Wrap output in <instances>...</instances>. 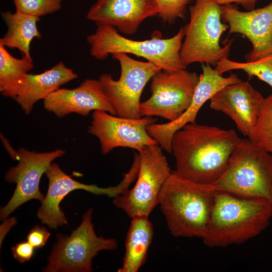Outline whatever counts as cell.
Instances as JSON below:
<instances>
[{"label": "cell", "mask_w": 272, "mask_h": 272, "mask_svg": "<svg viewBox=\"0 0 272 272\" xmlns=\"http://www.w3.org/2000/svg\"><path fill=\"white\" fill-rule=\"evenodd\" d=\"M45 174L48 179V188L46 195L37 211V215L42 223L53 229L67 224L66 217L59 205L63 198L71 191L83 189L95 194L114 197L126 192L137 176V172L130 169L119 184L115 186L102 188L96 185L84 184L73 179L55 163L50 164Z\"/></svg>", "instance_id": "cell-12"}, {"label": "cell", "mask_w": 272, "mask_h": 272, "mask_svg": "<svg viewBox=\"0 0 272 272\" xmlns=\"http://www.w3.org/2000/svg\"><path fill=\"white\" fill-rule=\"evenodd\" d=\"M241 140L233 129L189 123L173 135L175 173L194 182L212 184L225 171Z\"/></svg>", "instance_id": "cell-1"}, {"label": "cell", "mask_w": 272, "mask_h": 272, "mask_svg": "<svg viewBox=\"0 0 272 272\" xmlns=\"http://www.w3.org/2000/svg\"><path fill=\"white\" fill-rule=\"evenodd\" d=\"M17 221L15 217H12L4 220L1 226V245L2 242L9 231L16 224Z\"/></svg>", "instance_id": "cell-30"}, {"label": "cell", "mask_w": 272, "mask_h": 272, "mask_svg": "<svg viewBox=\"0 0 272 272\" xmlns=\"http://www.w3.org/2000/svg\"><path fill=\"white\" fill-rule=\"evenodd\" d=\"M216 4L222 6L235 3L241 5L245 9L250 11L254 9L258 0H211Z\"/></svg>", "instance_id": "cell-29"}, {"label": "cell", "mask_w": 272, "mask_h": 272, "mask_svg": "<svg viewBox=\"0 0 272 272\" xmlns=\"http://www.w3.org/2000/svg\"><path fill=\"white\" fill-rule=\"evenodd\" d=\"M119 62V79L114 80L109 74H103L99 81L113 106L116 115L138 119L142 92L148 81L162 69L153 62L135 60L126 53L112 54Z\"/></svg>", "instance_id": "cell-10"}, {"label": "cell", "mask_w": 272, "mask_h": 272, "mask_svg": "<svg viewBox=\"0 0 272 272\" xmlns=\"http://www.w3.org/2000/svg\"><path fill=\"white\" fill-rule=\"evenodd\" d=\"M249 139L272 154V94L264 98Z\"/></svg>", "instance_id": "cell-24"}, {"label": "cell", "mask_w": 272, "mask_h": 272, "mask_svg": "<svg viewBox=\"0 0 272 272\" xmlns=\"http://www.w3.org/2000/svg\"><path fill=\"white\" fill-rule=\"evenodd\" d=\"M65 152L57 149L51 152H37L19 148L12 152V158L18 164L10 168L5 175V180L16 183L13 195L7 204L1 208V220L4 221L20 206L31 199L41 201L44 198L39 189L41 178L55 159Z\"/></svg>", "instance_id": "cell-11"}, {"label": "cell", "mask_w": 272, "mask_h": 272, "mask_svg": "<svg viewBox=\"0 0 272 272\" xmlns=\"http://www.w3.org/2000/svg\"><path fill=\"white\" fill-rule=\"evenodd\" d=\"M199 79L198 74L185 69L159 71L152 78L151 97L140 103L141 116L177 119L191 104Z\"/></svg>", "instance_id": "cell-9"}, {"label": "cell", "mask_w": 272, "mask_h": 272, "mask_svg": "<svg viewBox=\"0 0 272 272\" xmlns=\"http://www.w3.org/2000/svg\"><path fill=\"white\" fill-rule=\"evenodd\" d=\"M93 209L84 214L82 221L70 236L57 233L56 242L47 258L45 272H91L92 259L102 250H114V238L98 236L92 222Z\"/></svg>", "instance_id": "cell-7"}, {"label": "cell", "mask_w": 272, "mask_h": 272, "mask_svg": "<svg viewBox=\"0 0 272 272\" xmlns=\"http://www.w3.org/2000/svg\"><path fill=\"white\" fill-rule=\"evenodd\" d=\"M156 121L152 116L132 119L94 111L88 132L98 138L103 155L118 147L129 148L138 152L146 147L158 144L147 130V126Z\"/></svg>", "instance_id": "cell-13"}, {"label": "cell", "mask_w": 272, "mask_h": 272, "mask_svg": "<svg viewBox=\"0 0 272 272\" xmlns=\"http://www.w3.org/2000/svg\"><path fill=\"white\" fill-rule=\"evenodd\" d=\"M50 235V233L44 227L36 225L28 233L27 241L34 248L40 249L46 244Z\"/></svg>", "instance_id": "cell-27"}, {"label": "cell", "mask_w": 272, "mask_h": 272, "mask_svg": "<svg viewBox=\"0 0 272 272\" xmlns=\"http://www.w3.org/2000/svg\"><path fill=\"white\" fill-rule=\"evenodd\" d=\"M97 25L95 33L87 37L90 54L96 59L103 60L110 54L121 52L143 57L167 72L186 68L180 55L184 37L183 27L169 38H162L155 32L150 39L136 41L122 36L113 26Z\"/></svg>", "instance_id": "cell-5"}, {"label": "cell", "mask_w": 272, "mask_h": 272, "mask_svg": "<svg viewBox=\"0 0 272 272\" xmlns=\"http://www.w3.org/2000/svg\"><path fill=\"white\" fill-rule=\"evenodd\" d=\"M148 217L131 218L125 238L123 262L118 272H137L145 263L154 234L153 226Z\"/></svg>", "instance_id": "cell-20"}, {"label": "cell", "mask_w": 272, "mask_h": 272, "mask_svg": "<svg viewBox=\"0 0 272 272\" xmlns=\"http://www.w3.org/2000/svg\"><path fill=\"white\" fill-rule=\"evenodd\" d=\"M78 77L73 69L59 61L41 74H27L20 84L15 100L24 113L29 114L37 101L44 100L61 86Z\"/></svg>", "instance_id": "cell-19"}, {"label": "cell", "mask_w": 272, "mask_h": 272, "mask_svg": "<svg viewBox=\"0 0 272 272\" xmlns=\"http://www.w3.org/2000/svg\"><path fill=\"white\" fill-rule=\"evenodd\" d=\"M216 191L211 184L194 182L172 171L163 186L158 203L170 233L176 237L202 239Z\"/></svg>", "instance_id": "cell-3"}, {"label": "cell", "mask_w": 272, "mask_h": 272, "mask_svg": "<svg viewBox=\"0 0 272 272\" xmlns=\"http://www.w3.org/2000/svg\"><path fill=\"white\" fill-rule=\"evenodd\" d=\"M34 247L28 241L16 244L11 247L15 259L20 263L29 261L34 254Z\"/></svg>", "instance_id": "cell-28"}, {"label": "cell", "mask_w": 272, "mask_h": 272, "mask_svg": "<svg viewBox=\"0 0 272 272\" xmlns=\"http://www.w3.org/2000/svg\"><path fill=\"white\" fill-rule=\"evenodd\" d=\"M222 19L229 27V34L239 33L251 43L252 48L245 55L253 61L272 54V2L257 9L239 10L235 5L221 6Z\"/></svg>", "instance_id": "cell-14"}, {"label": "cell", "mask_w": 272, "mask_h": 272, "mask_svg": "<svg viewBox=\"0 0 272 272\" xmlns=\"http://www.w3.org/2000/svg\"><path fill=\"white\" fill-rule=\"evenodd\" d=\"M156 0H97L86 18L97 25H108L126 35L135 34L146 19L158 14Z\"/></svg>", "instance_id": "cell-18"}, {"label": "cell", "mask_w": 272, "mask_h": 272, "mask_svg": "<svg viewBox=\"0 0 272 272\" xmlns=\"http://www.w3.org/2000/svg\"><path fill=\"white\" fill-rule=\"evenodd\" d=\"M272 218V203L216 191L203 243L211 248L243 243L264 231Z\"/></svg>", "instance_id": "cell-2"}, {"label": "cell", "mask_w": 272, "mask_h": 272, "mask_svg": "<svg viewBox=\"0 0 272 272\" xmlns=\"http://www.w3.org/2000/svg\"><path fill=\"white\" fill-rule=\"evenodd\" d=\"M139 170L134 186L114 197L113 202L130 218L149 216L158 205L163 186L172 171L158 144L138 151Z\"/></svg>", "instance_id": "cell-8"}, {"label": "cell", "mask_w": 272, "mask_h": 272, "mask_svg": "<svg viewBox=\"0 0 272 272\" xmlns=\"http://www.w3.org/2000/svg\"><path fill=\"white\" fill-rule=\"evenodd\" d=\"M264 98L249 82L241 80L216 93L210 99V107L229 116L249 139Z\"/></svg>", "instance_id": "cell-17"}, {"label": "cell", "mask_w": 272, "mask_h": 272, "mask_svg": "<svg viewBox=\"0 0 272 272\" xmlns=\"http://www.w3.org/2000/svg\"><path fill=\"white\" fill-rule=\"evenodd\" d=\"M32 59L22 55L14 57L0 43V92L3 96L15 99L20 84L33 69Z\"/></svg>", "instance_id": "cell-22"}, {"label": "cell", "mask_w": 272, "mask_h": 272, "mask_svg": "<svg viewBox=\"0 0 272 272\" xmlns=\"http://www.w3.org/2000/svg\"><path fill=\"white\" fill-rule=\"evenodd\" d=\"M193 0H156L158 15L164 22L172 23L179 18L184 19L187 6Z\"/></svg>", "instance_id": "cell-26"}, {"label": "cell", "mask_w": 272, "mask_h": 272, "mask_svg": "<svg viewBox=\"0 0 272 272\" xmlns=\"http://www.w3.org/2000/svg\"><path fill=\"white\" fill-rule=\"evenodd\" d=\"M43 106L59 118L73 113L86 116L92 111L116 115L99 80L91 79L74 89H58L43 100Z\"/></svg>", "instance_id": "cell-16"}, {"label": "cell", "mask_w": 272, "mask_h": 272, "mask_svg": "<svg viewBox=\"0 0 272 272\" xmlns=\"http://www.w3.org/2000/svg\"><path fill=\"white\" fill-rule=\"evenodd\" d=\"M16 11L39 17L59 11L62 0H13Z\"/></svg>", "instance_id": "cell-25"}, {"label": "cell", "mask_w": 272, "mask_h": 272, "mask_svg": "<svg viewBox=\"0 0 272 272\" xmlns=\"http://www.w3.org/2000/svg\"><path fill=\"white\" fill-rule=\"evenodd\" d=\"M190 19L184 27L180 55L185 66L195 62L216 65L228 58L233 40L224 47L220 39L228 25L221 21V6L211 0H195L189 7Z\"/></svg>", "instance_id": "cell-6"}, {"label": "cell", "mask_w": 272, "mask_h": 272, "mask_svg": "<svg viewBox=\"0 0 272 272\" xmlns=\"http://www.w3.org/2000/svg\"><path fill=\"white\" fill-rule=\"evenodd\" d=\"M202 73L195 89L192 101L187 109L177 119L167 123H152L147 126L150 135L168 153H171V141L174 134L184 125L195 123L197 113L204 103L224 87L239 82L236 74L223 77L208 63H202Z\"/></svg>", "instance_id": "cell-15"}, {"label": "cell", "mask_w": 272, "mask_h": 272, "mask_svg": "<svg viewBox=\"0 0 272 272\" xmlns=\"http://www.w3.org/2000/svg\"><path fill=\"white\" fill-rule=\"evenodd\" d=\"M221 75L233 70H241L249 78L256 76L272 88V54L257 60L240 62L225 58L220 60L215 68Z\"/></svg>", "instance_id": "cell-23"}, {"label": "cell", "mask_w": 272, "mask_h": 272, "mask_svg": "<svg viewBox=\"0 0 272 272\" xmlns=\"http://www.w3.org/2000/svg\"><path fill=\"white\" fill-rule=\"evenodd\" d=\"M211 185L216 191L272 203V154L248 138L241 139L225 171Z\"/></svg>", "instance_id": "cell-4"}, {"label": "cell", "mask_w": 272, "mask_h": 272, "mask_svg": "<svg viewBox=\"0 0 272 272\" xmlns=\"http://www.w3.org/2000/svg\"><path fill=\"white\" fill-rule=\"evenodd\" d=\"M1 16L8 30L0 39V43L6 47L17 48L22 55L32 59L30 53L31 42L35 38H41L37 25L40 18L17 11L15 13L9 11L3 12Z\"/></svg>", "instance_id": "cell-21"}]
</instances>
